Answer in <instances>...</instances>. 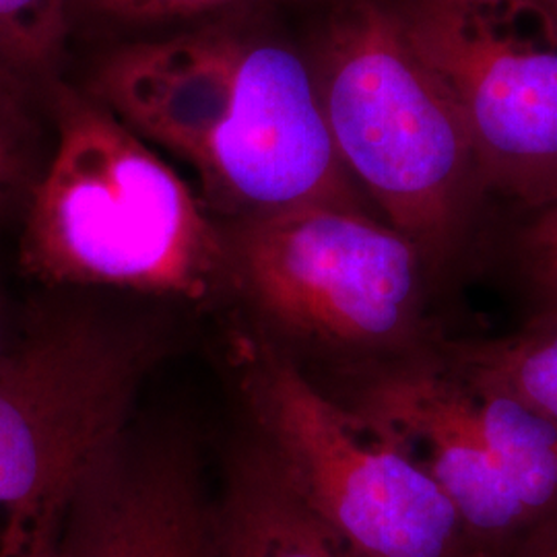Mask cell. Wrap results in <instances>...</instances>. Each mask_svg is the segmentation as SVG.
Masks as SVG:
<instances>
[{"label":"cell","instance_id":"cell-13","mask_svg":"<svg viewBox=\"0 0 557 557\" xmlns=\"http://www.w3.org/2000/svg\"><path fill=\"white\" fill-rule=\"evenodd\" d=\"M38 176L23 100L0 87V207L21 195L29 199Z\"/></svg>","mask_w":557,"mask_h":557},{"label":"cell","instance_id":"cell-3","mask_svg":"<svg viewBox=\"0 0 557 557\" xmlns=\"http://www.w3.org/2000/svg\"><path fill=\"white\" fill-rule=\"evenodd\" d=\"M312 71L349 176L428 262L448 259L481 184L457 103L400 9L349 0L329 23Z\"/></svg>","mask_w":557,"mask_h":557},{"label":"cell","instance_id":"cell-1","mask_svg":"<svg viewBox=\"0 0 557 557\" xmlns=\"http://www.w3.org/2000/svg\"><path fill=\"white\" fill-rule=\"evenodd\" d=\"M89 96L188 163L239 220L304 205L363 209L312 64L255 25L213 21L122 44L101 59Z\"/></svg>","mask_w":557,"mask_h":557},{"label":"cell","instance_id":"cell-2","mask_svg":"<svg viewBox=\"0 0 557 557\" xmlns=\"http://www.w3.org/2000/svg\"><path fill=\"white\" fill-rule=\"evenodd\" d=\"M54 114V153L25 202L29 277L186 299L232 277L227 239L147 140L89 94L57 89Z\"/></svg>","mask_w":557,"mask_h":557},{"label":"cell","instance_id":"cell-17","mask_svg":"<svg viewBox=\"0 0 557 557\" xmlns=\"http://www.w3.org/2000/svg\"><path fill=\"white\" fill-rule=\"evenodd\" d=\"M522 557H557V531L539 541L537 545Z\"/></svg>","mask_w":557,"mask_h":557},{"label":"cell","instance_id":"cell-19","mask_svg":"<svg viewBox=\"0 0 557 557\" xmlns=\"http://www.w3.org/2000/svg\"><path fill=\"white\" fill-rule=\"evenodd\" d=\"M2 351H4V345H2V341H0V354H2Z\"/></svg>","mask_w":557,"mask_h":557},{"label":"cell","instance_id":"cell-4","mask_svg":"<svg viewBox=\"0 0 557 557\" xmlns=\"http://www.w3.org/2000/svg\"><path fill=\"white\" fill-rule=\"evenodd\" d=\"M227 239L230 275L287 335L351 356L430 354L428 259L363 209L304 205L242 218Z\"/></svg>","mask_w":557,"mask_h":557},{"label":"cell","instance_id":"cell-7","mask_svg":"<svg viewBox=\"0 0 557 557\" xmlns=\"http://www.w3.org/2000/svg\"><path fill=\"white\" fill-rule=\"evenodd\" d=\"M400 13L457 103L481 190L531 211L556 207V50L527 46L490 15L440 0H411Z\"/></svg>","mask_w":557,"mask_h":557},{"label":"cell","instance_id":"cell-16","mask_svg":"<svg viewBox=\"0 0 557 557\" xmlns=\"http://www.w3.org/2000/svg\"><path fill=\"white\" fill-rule=\"evenodd\" d=\"M453 7H460L467 11H478V13H508V15H524V13H543L541 0H440Z\"/></svg>","mask_w":557,"mask_h":557},{"label":"cell","instance_id":"cell-9","mask_svg":"<svg viewBox=\"0 0 557 557\" xmlns=\"http://www.w3.org/2000/svg\"><path fill=\"white\" fill-rule=\"evenodd\" d=\"M27 557H215V506L176 448L122 432Z\"/></svg>","mask_w":557,"mask_h":557},{"label":"cell","instance_id":"cell-8","mask_svg":"<svg viewBox=\"0 0 557 557\" xmlns=\"http://www.w3.org/2000/svg\"><path fill=\"white\" fill-rule=\"evenodd\" d=\"M436 347L384 366L347 405L398 440L436 479L481 556L522 557L547 535H539L483 438L469 382Z\"/></svg>","mask_w":557,"mask_h":557},{"label":"cell","instance_id":"cell-10","mask_svg":"<svg viewBox=\"0 0 557 557\" xmlns=\"http://www.w3.org/2000/svg\"><path fill=\"white\" fill-rule=\"evenodd\" d=\"M215 557H347L269 446L234 469L215 506Z\"/></svg>","mask_w":557,"mask_h":557},{"label":"cell","instance_id":"cell-15","mask_svg":"<svg viewBox=\"0 0 557 557\" xmlns=\"http://www.w3.org/2000/svg\"><path fill=\"white\" fill-rule=\"evenodd\" d=\"M246 0H73V15L87 13L120 25H156L190 20Z\"/></svg>","mask_w":557,"mask_h":557},{"label":"cell","instance_id":"cell-5","mask_svg":"<svg viewBox=\"0 0 557 557\" xmlns=\"http://www.w3.org/2000/svg\"><path fill=\"white\" fill-rule=\"evenodd\" d=\"M248 366L269 450L347 557H483L436 479L398 440L269 347Z\"/></svg>","mask_w":557,"mask_h":557},{"label":"cell","instance_id":"cell-11","mask_svg":"<svg viewBox=\"0 0 557 557\" xmlns=\"http://www.w3.org/2000/svg\"><path fill=\"white\" fill-rule=\"evenodd\" d=\"M438 356L457 374L517 398L557 428V312L506 337L438 341Z\"/></svg>","mask_w":557,"mask_h":557},{"label":"cell","instance_id":"cell-6","mask_svg":"<svg viewBox=\"0 0 557 557\" xmlns=\"http://www.w3.org/2000/svg\"><path fill=\"white\" fill-rule=\"evenodd\" d=\"M147 345L89 317H40L0 354V557H27L124 432Z\"/></svg>","mask_w":557,"mask_h":557},{"label":"cell","instance_id":"cell-14","mask_svg":"<svg viewBox=\"0 0 557 557\" xmlns=\"http://www.w3.org/2000/svg\"><path fill=\"white\" fill-rule=\"evenodd\" d=\"M520 260L539 310L557 312V205L539 209L520 234Z\"/></svg>","mask_w":557,"mask_h":557},{"label":"cell","instance_id":"cell-12","mask_svg":"<svg viewBox=\"0 0 557 557\" xmlns=\"http://www.w3.org/2000/svg\"><path fill=\"white\" fill-rule=\"evenodd\" d=\"M73 0H0V87L25 100L54 77Z\"/></svg>","mask_w":557,"mask_h":557},{"label":"cell","instance_id":"cell-18","mask_svg":"<svg viewBox=\"0 0 557 557\" xmlns=\"http://www.w3.org/2000/svg\"><path fill=\"white\" fill-rule=\"evenodd\" d=\"M541 7H543V13L554 15L557 23V0H541Z\"/></svg>","mask_w":557,"mask_h":557}]
</instances>
